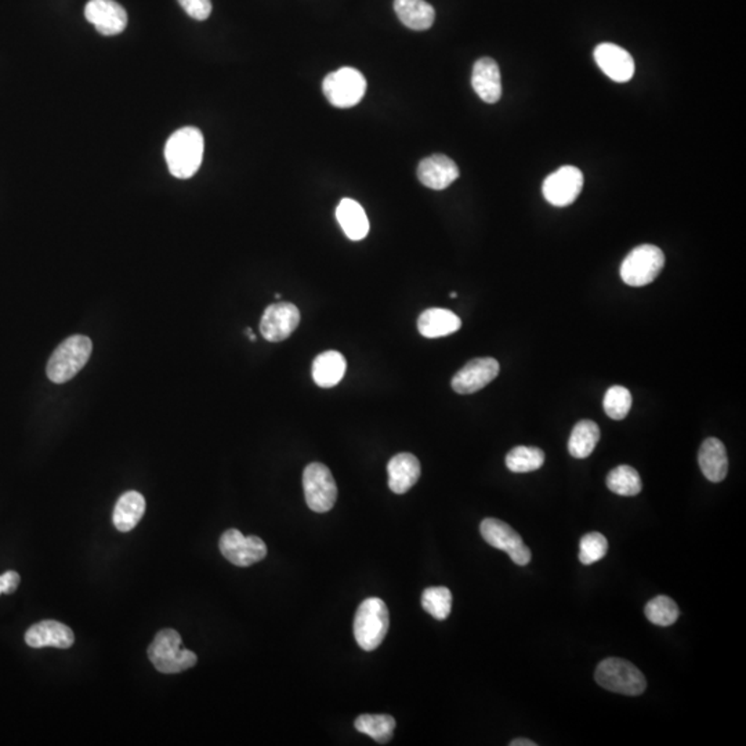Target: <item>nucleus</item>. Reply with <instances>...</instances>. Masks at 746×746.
Segmentation results:
<instances>
[{"mask_svg": "<svg viewBox=\"0 0 746 746\" xmlns=\"http://www.w3.org/2000/svg\"><path fill=\"white\" fill-rule=\"evenodd\" d=\"M204 149V136L199 129L191 126L178 129L170 136L165 147L169 172L181 180L193 177L201 167Z\"/></svg>", "mask_w": 746, "mask_h": 746, "instance_id": "f257e3e1", "label": "nucleus"}, {"mask_svg": "<svg viewBox=\"0 0 746 746\" xmlns=\"http://www.w3.org/2000/svg\"><path fill=\"white\" fill-rule=\"evenodd\" d=\"M93 344L88 336L75 335L62 341L47 362V378L62 385L78 375L91 359Z\"/></svg>", "mask_w": 746, "mask_h": 746, "instance_id": "f03ea898", "label": "nucleus"}, {"mask_svg": "<svg viewBox=\"0 0 746 746\" xmlns=\"http://www.w3.org/2000/svg\"><path fill=\"white\" fill-rule=\"evenodd\" d=\"M148 658L155 669L165 674H180L198 662L196 653L181 648V636L175 629L157 633L148 647Z\"/></svg>", "mask_w": 746, "mask_h": 746, "instance_id": "7ed1b4c3", "label": "nucleus"}, {"mask_svg": "<svg viewBox=\"0 0 746 746\" xmlns=\"http://www.w3.org/2000/svg\"><path fill=\"white\" fill-rule=\"evenodd\" d=\"M390 626V616L385 601L378 598L362 601L354 618V637L364 651L377 650Z\"/></svg>", "mask_w": 746, "mask_h": 746, "instance_id": "20e7f679", "label": "nucleus"}, {"mask_svg": "<svg viewBox=\"0 0 746 746\" xmlns=\"http://www.w3.org/2000/svg\"><path fill=\"white\" fill-rule=\"evenodd\" d=\"M595 679L606 690L630 697L643 694L647 687L645 674L632 662L621 658L601 661L596 669Z\"/></svg>", "mask_w": 746, "mask_h": 746, "instance_id": "39448f33", "label": "nucleus"}, {"mask_svg": "<svg viewBox=\"0 0 746 746\" xmlns=\"http://www.w3.org/2000/svg\"><path fill=\"white\" fill-rule=\"evenodd\" d=\"M665 267V254L658 246L640 245L633 249L621 265V277L629 286L654 282Z\"/></svg>", "mask_w": 746, "mask_h": 746, "instance_id": "423d86ee", "label": "nucleus"}, {"mask_svg": "<svg viewBox=\"0 0 746 746\" xmlns=\"http://www.w3.org/2000/svg\"><path fill=\"white\" fill-rule=\"evenodd\" d=\"M322 91L333 107L351 109L364 99L367 81L356 68L343 67L324 79Z\"/></svg>", "mask_w": 746, "mask_h": 746, "instance_id": "0eeeda50", "label": "nucleus"}, {"mask_svg": "<svg viewBox=\"0 0 746 746\" xmlns=\"http://www.w3.org/2000/svg\"><path fill=\"white\" fill-rule=\"evenodd\" d=\"M304 498L307 506L317 513H327L335 506L338 485L325 464H310L303 473Z\"/></svg>", "mask_w": 746, "mask_h": 746, "instance_id": "6e6552de", "label": "nucleus"}, {"mask_svg": "<svg viewBox=\"0 0 746 746\" xmlns=\"http://www.w3.org/2000/svg\"><path fill=\"white\" fill-rule=\"evenodd\" d=\"M480 532L488 545L508 553L517 566H527L532 559L530 548L525 545L520 534H517V531L502 520H483Z\"/></svg>", "mask_w": 746, "mask_h": 746, "instance_id": "1a4fd4ad", "label": "nucleus"}, {"mask_svg": "<svg viewBox=\"0 0 746 746\" xmlns=\"http://www.w3.org/2000/svg\"><path fill=\"white\" fill-rule=\"evenodd\" d=\"M220 551L234 566L251 567L267 556V546L259 537H245L238 530H227L220 538Z\"/></svg>", "mask_w": 746, "mask_h": 746, "instance_id": "9d476101", "label": "nucleus"}, {"mask_svg": "<svg viewBox=\"0 0 746 746\" xmlns=\"http://www.w3.org/2000/svg\"><path fill=\"white\" fill-rule=\"evenodd\" d=\"M582 188V172L575 167H563L546 177L542 193L549 204L564 207L577 201Z\"/></svg>", "mask_w": 746, "mask_h": 746, "instance_id": "9b49d317", "label": "nucleus"}, {"mask_svg": "<svg viewBox=\"0 0 746 746\" xmlns=\"http://www.w3.org/2000/svg\"><path fill=\"white\" fill-rule=\"evenodd\" d=\"M301 311L292 303H275L265 309L260 332L267 341H282L298 330Z\"/></svg>", "mask_w": 746, "mask_h": 746, "instance_id": "f8f14e48", "label": "nucleus"}, {"mask_svg": "<svg viewBox=\"0 0 746 746\" xmlns=\"http://www.w3.org/2000/svg\"><path fill=\"white\" fill-rule=\"evenodd\" d=\"M499 369L501 367L495 359H472L454 377L452 388L458 394L477 393L498 377Z\"/></svg>", "mask_w": 746, "mask_h": 746, "instance_id": "ddd939ff", "label": "nucleus"}, {"mask_svg": "<svg viewBox=\"0 0 746 746\" xmlns=\"http://www.w3.org/2000/svg\"><path fill=\"white\" fill-rule=\"evenodd\" d=\"M85 17L104 36L120 35L128 26V13L115 0H91Z\"/></svg>", "mask_w": 746, "mask_h": 746, "instance_id": "4468645a", "label": "nucleus"}, {"mask_svg": "<svg viewBox=\"0 0 746 746\" xmlns=\"http://www.w3.org/2000/svg\"><path fill=\"white\" fill-rule=\"evenodd\" d=\"M595 60L600 70L614 82H629L635 75L633 57L618 44H598L595 49Z\"/></svg>", "mask_w": 746, "mask_h": 746, "instance_id": "2eb2a0df", "label": "nucleus"}, {"mask_svg": "<svg viewBox=\"0 0 746 746\" xmlns=\"http://www.w3.org/2000/svg\"><path fill=\"white\" fill-rule=\"evenodd\" d=\"M458 165L451 158L443 154H435L425 158L417 167V178L423 186L432 190H445L459 177Z\"/></svg>", "mask_w": 746, "mask_h": 746, "instance_id": "dca6fc26", "label": "nucleus"}, {"mask_svg": "<svg viewBox=\"0 0 746 746\" xmlns=\"http://www.w3.org/2000/svg\"><path fill=\"white\" fill-rule=\"evenodd\" d=\"M25 643L33 648L56 647L67 650L75 643V635L67 625L49 619L33 625L26 630Z\"/></svg>", "mask_w": 746, "mask_h": 746, "instance_id": "f3484780", "label": "nucleus"}, {"mask_svg": "<svg viewBox=\"0 0 746 746\" xmlns=\"http://www.w3.org/2000/svg\"><path fill=\"white\" fill-rule=\"evenodd\" d=\"M472 86L478 97L487 104H495L501 100V71L495 60L483 57L475 62L473 67Z\"/></svg>", "mask_w": 746, "mask_h": 746, "instance_id": "a211bd4d", "label": "nucleus"}, {"mask_svg": "<svg viewBox=\"0 0 746 746\" xmlns=\"http://www.w3.org/2000/svg\"><path fill=\"white\" fill-rule=\"evenodd\" d=\"M388 487L397 495L408 493L420 477V462L416 456L404 452L393 456L387 464Z\"/></svg>", "mask_w": 746, "mask_h": 746, "instance_id": "6ab92c4d", "label": "nucleus"}, {"mask_svg": "<svg viewBox=\"0 0 746 746\" xmlns=\"http://www.w3.org/2000/svg\"><path fill=\"white\" fill-rule=\"evenodd\" d=\"M701 470L709 482L721 483L729 472V458L724 444L717 438L703 441L698 455Z\"/></svg>", "mask_w": 746, "mask_h": 746, "instance_id": "aec40b11", "label": "nucleus"}, {"mask_svg": "<svg viewBox=\"0 0 746 746\" xmlns=\"http://www.w3.org/2000/svg\"><path fill=\"white\" fill-rule=\"evenodd\" d=\"M461 318L445 309H429L420 314L417 330L425 338L435 339L452 335L461 330Z\"/></svg>", "mask_w": 746, "mask_h": 746, "instance_id": "412c9836", "label": "nucleus"}, {"mask_svg": "<svg viewBox=\"0 0 746 746\" xmlns=\"http://www.w3.org/2000/svg\"><path fill=\"white\" fill-rule=\"evenodd\" d=\"M348 368L343 354L330 350L320 354L312 362V379L320 387H335L341 382Z\"/></svg>", "mask_w": 746, "mask_h": 746, "instance_id": "4be33fe9", "label": "nucleus"}, {"mask_svg": "<svg viewBox=\"0 0 746 746\" xmlns=\"http://www.w3.org/2000/svg\"><path fill=\"white\" fill-rule=\"evenodd\" d=\"M394 10L409 30L426 31L435 24V7L425 0H394Z\"/></svg>", "mask_w": 746, "mask_h": 746, "instance_id": "5701e85b", "label": "nucleus"}, {"mask_svg": "<svg viewBox=\"0 0 746 746\" xmlns=\"http://www.w3.org/2000/svg\"><path fill=\"white\" fill-rule=\"evenodd\" d=\"M336 217L351 241H361L369 233V220L364 207L354 199L344 198L336 209Z\"/></svg>", "mask_w": 746, "mask_h": 746, "instance_id": "b1692460", "label": "nucleus"}, {"mask_svg": "<svg viewBox=\"0 0 746 746\" xmlns=\"http://www.w3.org/2000/svg\"><path fill=\"white\" fill-rule=\"evenodd\" d=\"M146 512V499L138 491H129L118 499L115 504L114 525L120 532H129L143 519Z\"/></svg>", "mask_w": 746, "mask_h": 746, "instance_id": "393cba45", "label": "nucleus"}, {"mask_svg": "<svg viewBox=\"0 0 746 746\" xmlns=\"http://www.w3.org/2000/svg\"><path fill=\"white\" fill-rule=\"evenodd\" d=\"M600 440V429L593 420H580L572 429L569 440V455L577 459H585L592 455Z\"/></svg>", "mask_w": 746, "mask_h": 746, "instance_id": "a878e982", "label": "nucleus"}, {"mask_svg": "<svg viewBox=\"0 0 746 746\" xmlns=\"http://www.w3.org/2000/svg\"><path fill=\"white\" fill-rule=\"evenodd\" d=\"M356 729L379 743H387L396 730V719L390 714H361L357 717Z\"/></svg>", "mask_w": 746, "mask_h": 746, "instance_id": "bb28decb", "label": "nucleus"}, {"mask_svg": "<svg viewBox=\"0 0 746 746\" xmlns=\"http://www.w3.org/2000/svg\"><path fill=\"white\" fill-rule=\"evenodd\" d=\"M607 487L617 495L636 496L642 493L643 483L637 470L627 464H622L608 473Z\"/></svg>", "mask_w": 746, "mask_h": 746, "instance_id": "cd10ccee", "label": "nucleus"}, {"mask_svg": "<svg viewBox=\"0 0 746 746\" xmlns=\"http://www.w3.org/2000/svg\"><path fill=\"white\" fill-rule=\"evenodd\" d=\"M545 464V454L537 446H516L506 455V466L513 473H531Z\"/></svg>", "mask_w": 746, "mask_h": 746, "instance_id": "c85d7f7f", "label": "nucleus"}, {"mask_svg": "<svg viewBox=\"0 0 746 746\" xmlns=\"http://www.w3.org/2000/svg\"><path fill=\"white\" fill-rule=\"evenodd\" d=\"M422 607L438 621L448 618L452 609V593L448 588H427L422 595Z\"/></svg>", "mask_w": 746, "mask_h": 746, "instance_id": "c756f323", "label": "nucleus"}, {"mask_svg": "<svg viewBox=\"0 0 746 746\" xmlns=\"http://www.w3.org/2000/svg\"><path fill=\"white\" fill-rule=\"evenodd\" d=\"M646 617L651 624L658 626H671L679 618L680 611L677 604L668 596H656L648 601L645 608Z\"/></svg>", "mask_w": 746, "mask_h": 746, "instance_id": "7c9ffc66", "label": "nucleus"}, {"mask_svg": "<svg viewBox=\"0 0 746 746\" xmlns=\"http://www.w3.org/2000/svg\"><path fill=\"white\" fill-rule=\"evenodd\" d=\"M632 394L624 386H612L604 396V412L612 420H622L632 408Z\"/></svg>", "mask_w": 746, "mask_h": 746, "instance_id": "2f4dec72", "label": "nucleus"}, {"mask_svg": "<svg viewBox=\"0 0 746 746\" xmlns=\"http://www.w3.org/2000/svg\"><path fill=\"white\" fill-rule=\"evenodd\" d=\"M608 551V540L600 532H590L580 540L579 560L585 566H592L606 556Z\"/></svg>", "mask_w": 746, "mask_h": 746, "instance_id": "473e14b6", "label": "nucleus"}, {"mask_svg": "<svg viewBox=\"0 0 746 746\" xmlns=\"http://www.w3.org/2000/svg\"><path fill=\"white\" fill-rule=\"evenodd\" d=\"M178 4L183 7L184 12L194 20H206L212 13V2L210 0H178Z\"/></svg>", "mask_w": 746, "mask_h": 746, "instance_id": "72a5a7b5", "label": "nucleus"}, {"mask_svg": "<svg viewBox=\"0 0 746 746\" xmlns=\"http://www.w3.org/2000/svg\"><path fill=\"white\" fill-rule=\"evenodd\" d=\"M20 585V575L15 571H7L0 575V595H13Z\"/></svg>", "mask_w": 746, "mask_h": 746, "instance_id": "f704fd0d", "label": "nucleus"}, {"mask_svg": "<svg viewBox=\"0 0 746 746\" xmlns=\"http://www.w3.org/2000/svg\"><path fill=\"white\" fill-rule=\"evenodd\" d=\"M512 746H537V743L532 742L531 740H525V738H517V740L512 741Z\"/></svg>", "mask_w": 746, "mask_h": 746, "instance_id": "c9c22d12", "label": "nucleus"}, {"mask_svg": "<svg viewBox=\"0 0 746 746\" xmlns=\"http://www.w3.org/2000/svg\"><path fill=\"white\" fill-rule=\"evenodd\" d=\"M456 296H458V295H456V292H452V293H451V298H452V299H455V298H456Z\"/></svg>", "mask_w": 746, "mask_h": 746, "instance_id": "e433bc0d", "label": "nucleus"}]
</instances>
